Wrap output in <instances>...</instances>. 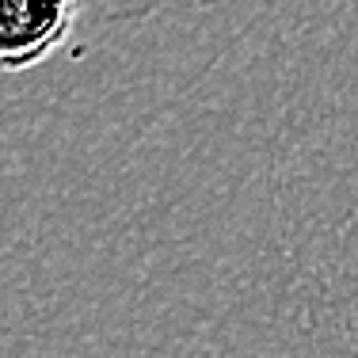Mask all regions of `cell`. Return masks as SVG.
I'll return each instance as SVG.
<instances>
[{
  "label": "cell",
  "mask_w": 358,
  "mask_h": 358,
  "mask_svg": "<svg viewBox=\"0 0 358 358\" xmlns=\"http://www.w3.org/2000/svg\"><path fill=\"white\" fill-rule=\"evenodd\" d=\"M84 0H0V73H27L73 38Z\"/></svg>",
  "instance_id": "obj_1"
}]
</instances>
